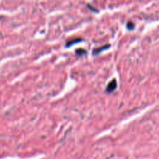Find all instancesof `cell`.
Here are the masks:
<instances>
[{
  "mask_svg": "<svg viewBox=\"0 0 159 159\" xmlns=\"http://www.w3.org/2000/svg\"><path fill=\"white\" fill-rule=\"evenodd\" d=\"M116 87H117L116 81H115V79H113V80H112V82L108 85L107 92L108 93H112V91H114V90L116 89Z\"/></svg>",
  "mask_w": 159,
  "mask_h": 159,
  "instance_id": "obj_1",
  "label": "cell"
}]
</instances>
